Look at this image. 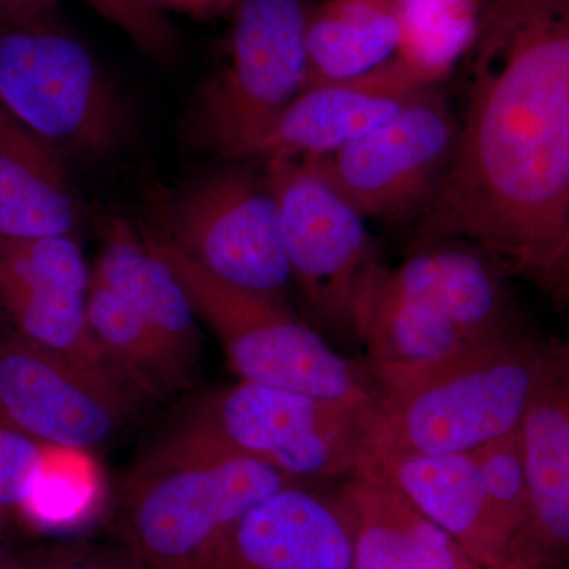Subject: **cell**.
I'll list each match as a JSON object with an SVG mask.
<instances>
[{"label":"cell","instance_id":"6da1fadb","mask_svg":"<svg viewBox=\"0 0 569 569\" xmlns=\"http://www.w3.org/2000/svg\"><path fill=\"white\" fill-rule=\"evenodd\" d=\"M466 103L413 244L458 241L541 288L569 242V0H477Z\"/></svg>","mask_w":569,"mask_h":569},{"label":"cell","instance_id":"7a4b0ae2","mask_svg":"<svg viewBox=\"0 0 569 569\" xmlns=\"http://www.w3.org/2000/svg\"><path fill=\"white\" fill-rule=\"evenodd\" d=\"M508 276L496 258L458 241L419 242L385 269L362 335L378 391L529 326Z\"/></svg>","mask_w":569,"mask_h":569},{"label":"cell","instance_id":"3957f363","mask_svg":"<svg viewBox=\"0 0 569 569\" xmlns=\"http://www.w3.org/2000/svg\"><path fill=\"white\" fill-rule=\"evenodd\" d=\"M553 343L526 326L380 389L369 455L471 452L518 432Z\"/></svg>","mask_w":569,"mask_h":569},{"label":"cell","instance_id":"277c9868","mask_svg":"<svg viewBox=\"0 0 569 569\" xmlns=\"http://www.w3.org/2000/svg\"><path fill=\"white\" fill-rule=\"evenodd\" d=\"M291 485L261 460L162 433L123 485L122 542L148 569H197L250 509Z\"/></svg>","mask_w":569,"mask_h":569},{"label":"cell","instance_id":"5b68a950","mask_svg":"<svg viewBox=\"0 0 569 569\" xmlns=\"http://www.w3.org/2000/svg\"><path fill=\"white\" fill-rule=\"evenodd\" d=\"M373 407L239 381L183 403L163 433L261 460L296 485L321 486L365 466Z\"/></svg>","mask_w":569,"mask_h":569},{"label":"cell","instance_id":"8992f818","mask_svg":"<svg viewBox=\"0 0 569 569\" xmlns=\"http://www.w3.org/2000/svg\"><path fill=\"white\" fill-rule=\"evenodd\" d=\"M142 241L181 280L198 320L219 339L241 381L373 407L378 389L365 362L351 361L307 326L288 299L223 282L190 260L163 233Z\"/></svg>","mask_w":569,"mask_h":569},{"label":"cell","instance_id":"52a82bcc","mask_svg":"<svg viewBox=\"0 0 569 569\" xmlns=\"http://www.w3.org/2000/svg\"><path fill=\"white\" fill-rule=\"evenodd\" d=\"M293 287L320 326L361 343L387 266L367 220L306 162L269 160Z\"/></svg>","mask_w":569,"mask_h":569},{"label":"cell","instance_id":"ba28073f","mask_svg":"<svg viewBox=\"0 0 569 569\" xmlns=\"http://www.w3.org/2000/svg\"><path fill=\"white\" fill-rule=\"evenodd\" d=\"M0 107L59 151L103 156L127 129L126 103L66 28L0 22Z\"/></svg>","mask_w":569,"mask_h":569},{"label":"cell","instance_id":"9c48e42d","mask_svg":"<svg viewBox=\"0 0 569 569\" xmlns=\"http://www.w3.org/2000/svg\"><path fill=\"white\" fill-rule=\"evenodd\" d=\"M458 126L441 81L372 132L302 162L366 220H418L447 171Z\"/></svg>","mask_w":569,"mask_h":569},{"label":"cell","instance_id":"30bf717a","mask_svg":"<svg viewBox=\"0 0 569 569\" xmlns=\"http://www.w3.org/2000/svg\"><path fill=\"white\" fill-rule=\"evenodd\" d=\"M307 0H236L230 63L206 89L201 138L228 159L254 146L307 82Z\"/></svg>","mask_w":569,"mask_h":569},{"label":"cell","instance_id":"8fae6325","mask_svg":"<svg viewBox=\"0 0 569 569\" xmlns=\"http://www.w3.org/2000/svg\"><path fill=\"white\" fill-rule=\"evenodd\" d=\"M137 389L119 373L37 346L0 339V418L44 447H103L137 413Z\"/></svg>","mask_w":569,"mask_h":569},{"label":"cell","instance_id":"7c38bea8","mask_svg":"<svg viewBox=\"0 0 569 569\" xmlns=\"http://www.w3.org/2000/svg\"><path fill=\"white\" fill-rule=\"evenodd\" d=\"M163 234L223 282L283 299L293 288L268 173L234 168L209 176L174 204Z\"/></svg>","mask_w":569,"mask_h":569},{"label":"cell","instance_id":"4fadbf2b","mask_svg":"<svg viewBox=\"0 0 569 569\" xmlns=\"http://www.w3.org/2000/svg\"><path fill=\"white\" fill-rule=\"evenodd\" d=\"M91 280L77 236L0 239V298L18 335L122 376L89 323Z\"/></svg>","mask_w":569,"mask_h":569},{"label":"cell","instance_id":"5bb4252c","mask_svg":"<svg viewBox=\"0 0 569 569\" xmlns=\"http://www.w3.org/2000/svg\"><path fill=\"white\" fill-rule=\"evenodd\" d=\"M441 81L396 54L365 73L307 86L266 130L250 157L305 160L335 152L395 118L419 92Z\"/></svg>","mask_w":569,"mask_h":569},{"label":"cell","instance_id":"9a60e30c","mask_svg":"<svg viewBox=\"0 0 569 569\" xmlns=\"http://www.w3.org/2000/svg\"><path fill=\"white\" fill-rule=\"evenodd\" d=\"M197 569H353L339 498L288 486L250 509Z\"/></svg>","mask_w":569,"mask_h":569},{"label":"cell","instance_id":"2e32d148","mask_svg":"<svg viewBox=\"0 0 569 569\" xmlns=\"http://www.w3.org/2000/svg\"><path fill=\"white\" fill-rule=\"evenodd\" d=\"M530 489V522L520 561L569 567V342L556 340L519 427Z\"/></svg>","mask_w":569,"mask_h":569},{"label":"cell","instance_id":"e0dca14e","mask_svg":"<svg viewBox=\"0 0 569 569\" xmlns=\"http://www.w3.org/2000/svg\"><path fill=\"white\" fill-rule=\"evenodd\" d=\"M350 530L353 569H479L451 535L380 471L362 466L336 490Z\"/></svg>","mask_w":569,"mask_h":569},{"label":"cell","instance_id":"ac0fdd59","mask_svg":"<svg viewBox=\"0 0 569 569\" xmlns=\"http://www.w3.org/2000/svg\"><path fill=\"white\" fill-rule=\"evenodd\" d=\"M365 466L380 471L479 567L511 560L507 541L490 516L471 452H372Z\"/></svg>","mask_w":569,"mask_h":569},{"label":"cell","instance_id":"d6986e66","mask_svg":"<svg viewBox=\"0 0 569 569\" xmlns=\"http://www.w3.org/2000/svg\"><path fill=\"white\" fill-rule=\"evenodd\" d=\"M80 204L61 152L0 107V238L77 236Z\"/></svg>","mask_w":569,"mask_h":569},{"label":"cell","instance_id":"ffe728a7","mask_svg":"<svg viewBox=\"0 0 569 569\" xmlns=\"http://www.w3.org/2000/svg\"><path fill=\"white\" fill-rule=\"evenodd\" d=\"M93 279L121 295L190 369L200 361L197 312L181 280L121 220L108 224Z\"/></svg>","mask_w":569,"mask_h":569},{"label":"cell","instance_id":"44dd1931","mask_svg":"<svg viewBox=\"0 0 569 569\" xmlns=\"http://www.w3.org/2000/svg\"><path fill=\"white\" fill-rule=\"evenodd\" d=\"M403 0H323L309 7L307 86L343 80L395 58Z\"/></svg>","mask_w":569,"mask_h":569},{"label":"cell","instance_id":"7402d4cb","mask_svg":"<svg viewBox=\"0 0 569 569\" xmlns=\"http://www.w3.org/2000/svg\"><path fill=\"white\" fill-rule=\"evenodd\" d=\"M88 316L93 335L138 395L162 400L190 387L193 370L121 295L93 277Z\"/></svg>","mask_w":569,"mask_h":569},{"label":"cell","instance_id":"603a6c76","mask_svg":"<svg viewBox=\"0 0 569 569\" xmlns=\"http://www.w3.org/2000/svg\"><path fill=\"white\" fill-rule=\"evenodd\" d=\"M477 0H403L397 56L445 78L470 44Z\"/></svg>","mask_w":569,"mask_h":569},{"label":"cell","instance_id":"cb8c5ba5","mask_svg":"<svg viewBox=\"0 0 569 569\" xmlns=\"http://www.w3.org/2000/svg\"><path fill=\"white\" fill-rule=\"evenodd\" d=\"M479 482L511 560H518L530 522V489L519 430L471 451Z\"/></svg>","mask_w":569,"mask_h":569},{"label":"cell","instance_id":"d4e9b609","mask_svg":"<svg viewBox=\"0 0 569 569\" xmlns=\"http://www.w3.org/2000/svg\"><path fill=\"white\" fill-rule=\"evenodd\" d=\"M66 451L44 447L0 418V508L22 511Z\"/></svg>","mask_w":569,"mask_h":569},{"label":"cell","instance_id":"484cf974","mask_svg":"<svg viewBox=\"0 0 569 569\" xmlns=\"http://www.w3.org/2000/svg\"><path fill=\"white\" fill-rule=\"evenodd\" d=\"M104 20L121 29L138 50L157 61L173 59L178 33L163 10L149 0H84Z\"/></svg>","mask_w":569,"mask_h":569},{"label":"cell","instance_id":"4316f807","mask_svg":"<svg viewBox=\"0 0 569 569\" xmlns=\"http://www.w3.org/2000/svg\"><path fill=\"white\" fill-rule=\"evenodd\" d=\"M9 569H148L129 546L77 539L11 561Z\"/></svg>","mask_w":569,"mask_h":569},{"label":"cell","instance_id":"83f0119b","mask_svg":"<svg viewBox=\"0 0 569 569\" xmlns=\"http://www.w3.org/2000/svg\"><path fill=\"white\" fill-rule=\"evenodd\" d=\"M0 22L21 28H63L59 0H0Z\"/></svg>","mask_w":569,"mask_h":569},{"label":"cell","instance_id":"f1b7e54d","mask_svg":"<svg viewBox=\"0 0 569 569\" xmlns=\"http://www.w3.org/2000/svg\"><path fill=\"white\" fill-rule=\"evenodd\" d=\"M160 10L173 9L190 14L197 20H208L220 11L234 7L236 0H149Z\"/></svg>","mask_w":569,"mask_h":569},{"label":"cell","instance_id":"f546056e","mask_svg":"<svg viewBox=\"0 0 569 569\" xmlns=\"http://www.w3.org/2000/svg\"><path fill=\"white\" fill-rule=\"evenodd\" d=\"M541 290L549 295L557 305L569 306V242L559 263L550 272Z\"/></svg>","mask_w":569,"mask_h":569},{"label":"cell","instance_id":"4dcf8cb0","mask_svg":"<svg viewBox=\"0 0 569 569\" xmlns=\"http://www.w3.org/2000/svg\"><path fill=\"white\" fill-rule=\"evenodd\" d=\"M479 569H539V568L533 567V565L523 563V561L509 560V561H505V563L496 565V567H482Z\"/></svg>","mask_w":569,"mask_h":569},{"label":"cell","instance_id":"1f68e13d","mask_svg":"<svg viewBox=\"0 0 569 569\" xmlns=\"http://www.w3.org/2000/svg\"><path fill=\"white\" fill-rule=\"evenodd\" d=\"M11 561L13 560L7 559V557L3 556L2 549H0V569H9Z\"/></svg>","mask_w":569,"mask_h":569},{"label":"cell","instance_id":"d6a6232c","mask_svg":"<svg viewBox=\"0 0 569 569\" xmlns=\"http://www.w3.org/2000/svg\"><path fill=\"white\" fill-rule=\"evenodd\" d=\"M568 569H569V567H568Z\"/></svg>","mask_w":569,"mask_h":569}]
</instances>
